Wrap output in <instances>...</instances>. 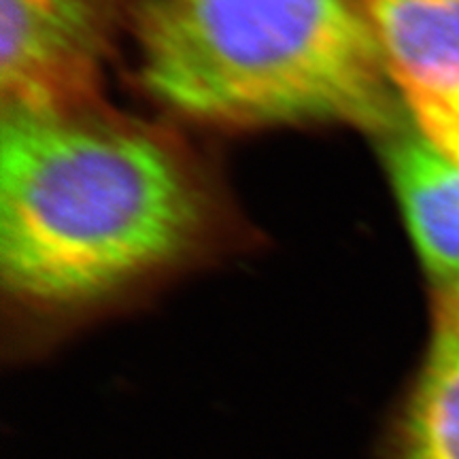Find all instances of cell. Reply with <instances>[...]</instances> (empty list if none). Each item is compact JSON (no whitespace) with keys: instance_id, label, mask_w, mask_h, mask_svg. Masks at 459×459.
Segmentation results:
<instances>
[{"instance_id":"1","label":"cell","mask_w":459,"mask_h":459,"mask_svg":"<svg viewBox=\"0 0 459 459\" xmlns=\"http://www.w3.org/2000/svg\"><path fill=\"white\" fill-rule=\"evenodd\" d=\"M203 221L175 153L79 115H3L0 273L15 296L88 302L169 262Z\"/></svg>"},{"instance_id":"2","label":"cell","mask_w":459,"mask_h":459,"mask_svg":"<svg viewBox=\"0 0 459 459\" xmlns=\"http://www.w3.org/2000/svg\"><path fill=\"white\" fill-rule=\"evenodd\" d=\"M139 49L145 88L203 122L385 134L406 113L358 0H149Z\"/></svg>"},{"instance_id":"3","label":"cell","mask_w":459,"mask_h":459,"mask_svg":"<svg viewBox=\"0 0 459 459\" xmlns=\"http://www.w3.org/2000/svg\"><path fill=\"white\" fill-rule=\"evenodd\" d=\"M4 113L79 115L99 99L105 56L90 0H0Z\"/></svg>"},{"instance_id":"4","label":"cell","mask_w":459,"mask_h":459,"mask_svg":"<svg viewBox=\"0 0 459 459\" xmlns=\"http://www.w3.org/2000/svg\"><path fill=\"white\" fill-rule=\"evenodd\" d=\"M389 172L423 266L438 291H459V160L412 117L385 134Z\"/></svg>"},{"instance_id":"5","label":"cell","mask_w":459,"mask_h":459,"mask_svg":"<svg viewBox=\"0 0 459 459\" xmlns=\"http://www.w3.org/2000/svg\"><path fill=\"white\" fill-rule=\"evenodd\" d=\"M402 96L459 90V0H358Z\"/></svg>"},{"instance_id":"6","label":"cell","mask_w":459,"mask_h":459,"mask_svg":"<svg viewBox=\"0 0 459 459\" xmlns=\"http://www.w3.org/2000/svg\"><path fill=\"white\" fill-rule=\"evenodd\" d=\"M400 459H459V291L436 294L432 342L402 421Z\"/></svg>"},{"instance_id":"7","label":"cell","mask_w":459,"mask_h":459,"mask_svg":"<svg viewBox=\"0 0 459 459\" xmlns=\"http://www.w3.org/2000/svg\"><path fill=\"white\" fill-rule=\"evenodd\" d=\"M402 99L429 139L459 160V90L445 94H411Z\"/></svg>"}]
</instances>
